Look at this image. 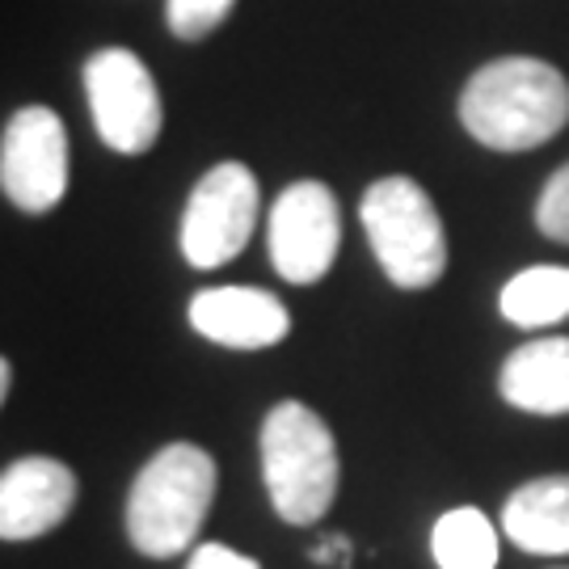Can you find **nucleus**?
<instances>
[{
    "mask_svg": "<svg viewBox=\"0 0 569 569\" xmlns=\"http://www.w3.org/2000/svg\"><path fill=\"white\" fill-rule=\"evenodd\" d=\"M460 122L493 152H528L569 122V81L545 60L502 56L472 72L460 93Z\"/></svg>",
    "mask_w": 569,
    "mask_h": 569,
    "instance_id": "obj_1",
    "label": "nucleus"
},
{
    "mask_svg": "<svg viewBox=\"0 0 569 569\" xmlns=\"http://www.w3.org/2000/svg\"><path fill=\"white\" fill-rule=\"evenodd\" d=\"M216 498V460L194 443L161 448L127 493V540L143 557H178L194 545Z\"/></svg>",
    "mask_w": 569,
    "mask_h": 569,
    "instance_id": "obj_2",
    "label": "nucleus"
},
{
    "mask_svg": "<svg viewBox=\"0 0 569 569\" xmlns=\"http://www.w3.org/2000/svg\"><path fill=\"white\" fill-rule=\"evenodd\" d=\"M338 443L300 401H279L262 422V477L279 519L308 528L338 498Z\"/></svg>",
    "mask_w": 569,
    "mask_h": 569,
    "instance_id": "obj_3",
    "label": "nucleus"
},
{
    "mask_svg": "<svg viewBox=\"0 0 569 569\" xmlns=\"http://www.w3.org/2000/svg\"><path fill=\"white\" fill-rule=\"evenodd\" d=\"M363 232L376 262L406 291H422L448 270V237L430 194L413 178H380L363 194Z\"/></svg>",
    "mask_w": 569,
    "mask_h": 569,
    "instance_id": "obj_4",
    "label": "nucleus"
},
{
    "mask_svg": "<svg viewBox=\"0 0 569 569\" xmlns=\"http://www.w3.org/2000/svg\"><path fill=\"white\" fill-rule=\"evenodd\" d=\"M84 93L106 148L140 157L161 136V93L143 60L127 47H106L84 63Z\"/></svg>",
    "mask_w": 569,
    "mask_h": 569,
    "instance_id": "obj_5",
    "label": "nucleus"
},
{
    "mask_svg": "<svg viewBox=\"0 0 569 569\" xmlns=\"http://www.w3.org/2000/svg\"><path fill=\"white\" fill-rule=\"evenodd\" d=\"M258 224V178L241 161L207 169L182 211V253L194 270H216L241 253Z\"/></svg>",
    "mask_w": 569,
    "mask_h": 569,
    "instance_id": "obj_6",
    "label": "nucleus"
},
{
    "mask_svg": "<svg viewBox=\"0 0 569 569\" xmlns=\"http://www.w3.org/2000/svg\"><path fill=\"white\" fill-rule=\"evenodd\" d=\"M0 186L9 203L42 216L68 190V131L56 110L26 106L0 136Z\"/></svg>",
    "mask_w": 569,
    "mask_h": 569,
    "instance_id": "obj_7",
    "label": "nucleus"
},
{
    "mask_svg": "<svg viewBox=\"0 0 569 569\" xmlns=\"http://www.w3.org/2000/svg\"><path fill=\"white\" fill-rule=\"evenodd\" d=\"M342 244V211L326 182H296L270 211V262L287 283H317Z\"/></svg>",
    "mask_w": 569,
    "mask_h": 569,
    "instance_id": "obj_8",
    "label": "nucleus"
},
{
    "mask_svg": "<svg viewBox=\"0 0 569 569\" xmlns=\"http://www.w3.org/2000/svg\"><path fill=\"white\" fill-rule=\"evenodd\" d=\"M77 507V472L51 456L13 460L0 477V536L34 540L60 528Z\"/></svg>",
    "mask_w": 569,
    "mask_h": 569,
    "instance_id": "obj_9",
    "label": "nucleus"
},
{
    "mask_svg": "<svg viewBox=\"0 0 569 569\" xmlns=\"http://www.w3.org/2000/svg\"><path fill=\"white\" fill-rule=\"evenodd\" d=\"M190 326L228 350H266L291 333V312L262 287H207L190 300Z\"/></svg>",
    "mask_w": 569,
    "mask_h": 569,
    "instance_id": "obj_10",
    "label": "nucleus"
},
{
    "mask_svg": "<svg viewBox=\"0 0 569 569\" xmlns=\"http://www.w3.org/2000/svg\"><path fill=\"white\" fill-rule=\"evenodd\" d=\"M498 392L523 413H569V338H536L510 350V359L498 371Z\"/></svg>",
    "mask_w": 569,
    "mask_h": 569,
    "instance_id": "obj_11",
    "label": "nucleus"
},
{
    "mask_svg": "<svg viewBox=\"0 0 569 569\" xmlns=\"http://www.w3.org/2000/svg\"><path fill=\"white\" fill-rule=\"evenodd\" d=\"M502 531L523 552L566 557L569 552V472L519 486L502 507Z\"/></svg>",
    "mask_w": 569,
    "mask_h": 569,
    "instance_id": "obj_12",
    "label": "nucleus"
},
{
    "mask_svg": "<svg viewBox=\"0 0 569 569\" xmlns=\"http://www.w3.org/2000/svg\"><path fill=\"white\" fill-rule=\"evenodd\" d=\"M502 317L519 329H545L569 317V266H528L502 287Z\"/></svg>",
    "mask_w": 569,
    "mask_h": 569,
    "instance_id": "obj_13",
    "label": "nucleus"
},
{
    "mask_svg": "<svg viewBox=\"0 0 569 569\" xmlns=\"http://www.w3.org/2000/svg\"><path fill=\"white\" fill-rule=\"evenodd\" d=\"M430 552L439 569H498V528L477 507H456L439 515Z\"/></svg>",
    "mask_w": 569,
    "mask_h": 569,
    "instance_id": "obj_14",
    "label": "nucleus"
},
{
    "mask_svg": "<svg viewBox=\"0 0 569 569\" xmlns=\"http://www.w3.org/2000/svg\"><path fill=\"white\" fill-rule=\"evenodd\" d=\"M237 0H169L164 18H169V30L182 42H199L207 39L211 30H220Z\"/></svg>",
    "mask_w": 569,
    "mask_h": 569,
    "instance_id": "obj_15",
    "label": "nucleus"
},
{
    "mask_svg": "<svg viewBox=\"0 0 569 569\" xmlns=\"http://www.w3.org/2000/svg\"><path fill=\"white\" fill-rule=\"evenodd\" d=\"M536 224H540L545 237L569 244V164L557 169L549 178V186H545V194L536 203Z\"/></svg>",
    "mask_w": 569,
    "mask_h": 569,
    "instance_id": "obj_16",
    "label": "nucleus"
},
{
    "mask_svg": "<svg viewBox=\"0 0 569 569\" xmlns=\"http://www.w3.org/2000/svg\"><path fill=\"white\" fill-rule=\"evenodd\" d=\"M186 569H262L253 557L228 549V545H199L190 552V566Z\"/></svg>",
    "mask_w": 569,
    "mask_h": 569,
    "instance_id": "obj_17",
    "label": "nucleus"
},
{
    "mask_svg": "<svg viewBox=\"0 0 569 569\" xmlns=\"http://www.w3.org/2000/svg\"><path fill=\"white\" fill-rule=\"evenodd\" d=\"M9 385H13V363L4 359V363H0V397H9Z\"/></svg>",
    "mask_w": 569,
    "mask_h": 569,
    "instance_id": "obj_18",
    "label": "nucleus"
}]
</instances>
